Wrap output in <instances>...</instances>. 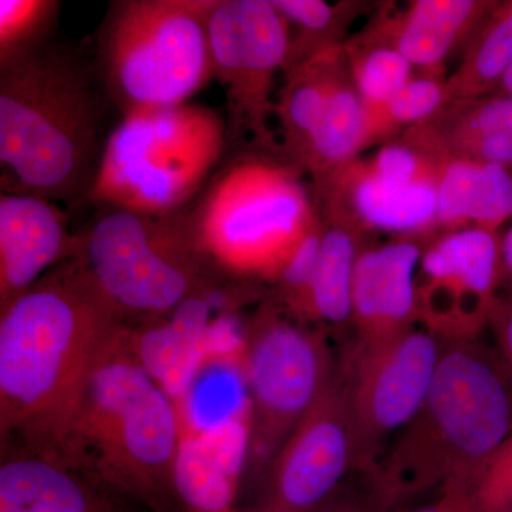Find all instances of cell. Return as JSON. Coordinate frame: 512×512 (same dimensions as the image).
Masks as SVG:
<instances>
[{"instance_id":"obj_6","label":"cell","mask_w":512,"mask_h":512,"mask_svg":"<svg viewBox=\"0 0 512 512\" xmlns=\"http://www.w3.org/2000/svg\"><path fill=\"white\" fill-rule=\"evenodd\" d=\"M217 0H114L93 62L121 119L188 103L212 79L210 20Z\"/></svg>"},{"instance_id":"obj_35","label":"cell","mask_w":512,"mask_h":512,"mask_svg":"<svg viewBox=\"0 0 512 512\" xmlns=\"http://www.w3.org/2000/svg\"><path fill=\"white\" fill-rule=\"evenodd\" d=\"M503 265L504 274L512 281V225L503 239Z\"/></svg>"},{"instance_id":"obj_16","label":"cell","mask_w":512,"mask_h":512,"mask_svg":"<svg viewBox=\"0 0 512 512\" xmlns=\"http://www.w3.org/2000/svg\"><path fill=\"white\" fill-rule=\"evenodd\" d=\"M421 255L423 249L410 238H396L359 252L350 320L357 345L387 342L419 322L417 272Z\"/></svg>"},{"instance_id":"obj_19","label":"cell","mask_w":512,"mask_h":512,"mask_svg":"<svg viewBox=\"0 0 512 512\" xmlns=\"http://www.w3.org/2000/svg\"><path fill=\"white\" fill-rule=\"evenodd\" d=\"M0 512H117L77 470L43 454L0 466Z\"/></svg>"},{"instance_id":"obj_13","label":"cell","mask_w":512,"mask_h":512,"mask_svg":"<svg viewBox=\"0 0 512 512\" xmlns=\"http://www.w3.org/2000/svg\"><path fill=\"white\" fill-rule=\"evenodd\" d=\"M504 274L497 232L463 228L446 232L421 255L417 315L444 342L476 340L497 306Z\"/></svg>"},{"instance_id":"obj_26","label":"cell","mask_w":512,"mask_h":512,"mask_svg":"<svg viewBox=\"0 0 512 512\" xmlns=\"http://www.w3.org/2000/svg\"><path fill=\"white\" fill-rule=\"evenodd\" d=\"M511 67L512 0H508L495 2L468 39L461 63L446 79L444 104L493 94Z\"/></svg>"},{"instance_id":"obj_24","label":"cell","mask_w":512,"mask_h":512,"mask_svg":"<svg viewBox=\"0 0 512 512\" xmlns=\"http://www.w3.org/2000/svg\"><path fill=\"white\" fill-rule=\"evenodd\" d=\"M357 255L355 232L322 218L318 261L303 306L302 322L312 320L330 328L350 323Z\"/></svg>"},{"instance_id":"obj_10","label":"cell","mask_w":512,"mask_h":512,"mask_svg":"<svg viewBox=\"0 0 512 512\" xmlns=\"http://www.w3.org/2000/svg\"><path fill=\"white\" fill-rule=\"evenodd\" d=\"M244 360L252 406L249 448L255 460H268L271 467L292 431L335 380L339 366L318 330L275 301L256 312Z\"/></svg>"},{"instance_id":"obj_12","label":"cell","mask_w":512,"mask_h":512,"mask_svg":"<svg viewBox=\"0 0 512 512\" xmlns=\"http://www.w3.org/2000/svg\"><path fill=\"white\" fill-rule=\"evenodd\" d=\"M212 79L227 100L229 148L282 153L272 130L274 80L284 72L288 25L271 0H217L210 20Z\"/></svg>"},{"instance_id":"obj_32","label":"cell","mask_w":512,"mask_h":512,"mask_svg":"<svg viewBox=\"0 0 512 512\" xmlns=\"http://www.w3.org/2000/svg\"><path fill=\"white\" fill-rule=\"evenodd\" d=\"M389 507L367 483L362 491L336 493L316 512H389Z\"/></svg>"},{"instance_id":"obj_33","label":"cell","mask_w":512,"mask_h":512,"mask_svg":"<svg viewBox=\"0 0 512 512\" xmlns=\"http://www.w3.org/2000/svg\"><path fill=\"white\" fill-rule=\"evenodd\" d=\"M497 353L512 379V298L498 299L490 320Z\"/></svg>"},{"instance_id":"obj_14","label":"cell","mask_w":512,"mask_h":512,"mask_svg":"<svg viewBox=\"0 0 512 512\" xmlns=\"http://www.w3.org/2000/svg\"><path fill=\"white\" fill-rule=\"evenodd\" d=\"M355 466L352 423L336 375L268 468L262 512H316Z\"/></svg>"},{"instance_id":"obj_29","label":"cell","mask_w":512,"mask_h":512,"mask_svg":"<svg viewBox=\"0 0 512 512\" xmlns=\"http://www.w3.org/2000/svg\"><path fill=\"white\" fill-rule=\"evenodd\" d=\"M446 80L440 74L413 77L393 94L377 113L369 128L367 148L373 143H387L399 131L420 126L443 107Z\"/></svg>"},{"instance_id":"obj_8","label":"cell","mask_w":512,"mask_h":512,"mask_svg":"<svg viewBox=\"0 0 512 512\" xmlns=\"http://www.w3.org/2000/svg\"><path fill=\"white\" fill-rule=\"evenodd\" d=\"M92 207L77 229L74 256L124 323L163 318L188 299L229 284L205 264L180 214Z\"/></svg>"},{"instance_id":"obj_25","label":"cell","mask_w":512,"mask_h":512,"mask_svg":"<svg viewBox=\"0 0 512 512\" xmlns=\"http://www.w3.org/2000/svg\"><path fill=\"white\" fill-rule=\"evenodd\" d=\"M247 392L245 360L227 355L200 359L181 393L184 423L190 433L201 434L247 419Z\"/></svg>"},{"instance_id":"obj_31","label":"cell","mask_w":512,"mask_h":512,"mask_svg":"<svg viewBox=\"0 0 512 512\" xmlns=\"http://www.w3.org/2000/svg\"><path fill=\"white\" fill-rule=\"evenodd\" d=\"M60 9L57 0H0V63L55 37Z\"/></svg>"},{"instance_id":"obj_21","label":"cell","mask_w":512,"mask_h":512,"mask_svg":"<svg viewBox=\"0 0 512 512\" xmlns=\"http://www.w3.org/2000/svg\"><path fill=\"white\" fill-rule=\"evenodd\" d=\"M348 66L345 46L323 50L311 60L285 73L275 100L282 153L303 170L313 133L322 119L330 93ZM305 171V170H303Z\"/></svg>"},{"instance_id":"obj_27","label":"cell","mask_w":512,"mask_h":512,"mask_svg":"<svg viewBox=\"0 0 512 512\" xmlns=\"http://www.w3.org/2000/svg\"><path fill=\"white\" fill-rule=\"evenodd\" d=\"M343 46L353 82L365 104L370 128L384 104L413 79L414 67L390 42L379 23Z\"/></svg>"},{"instance_id":"obj_11","label":"cell","mask_w":512,"mask_h":512,"mask_svg":"<svg viewBox=\"0 0 512 512\" xmlns=\"http://www.w3.org/2000/svg\"><path fill=\"white\" fill-rule=\"evenodd\" d=\"M446 342L423 326L377 343L355 345L339 376L352 423L355 466L370 476L426 399Z\"/></svg>"},{"instance_id":"obj_3","label":"cell","mask_w":512,"mask_h":512,"mask_svg":"<svg viewBox=\"0 0 512 512\" xmlns=\"http://www.w3.org/2000/svg\"><path fill=\"white\" fill-rule=\"evenodd\" d=\"M181 436L170 394L141 362L124 323L90 366L49 457L154 512H175L173 468Z\"/></svg>"},{"instance_id":"obj_4","label":"cell","mask_w":512,"mask_h":512,"mask_svg":"<svg viewBox=\"0 0 512 512\" xmlns=\"http://www.w3.org/2000/svg\"><path fill=\"white\" fill-rule=\"evenodd\" d=\"M512 433V379L480 339L446 342L426 399L367 483L393 510L467 476Z\"/></svg>"},{"instance_id":"obj_36","label":"cell","mask_w":512,"mask_h":512,"mask_svg":"<svg viewBox=\"0 0 512 512\" xmlns=\"http://www.w3.org/2000/svg\"><path fill=\"white\" fill-rule=\"evenodd\" d=\"M493 94H500V96L512 97V67L504 74L500 84H498L497 90Z\"/></svg>"},{"instance_id":"obj_5","label":"cell","mask_w":512,"mask_h":512,"mask_svg":"<svg viewBox=\"0 0 512 512\" xmlns=\"http://www.w3.org/2000/svg\"><path fill=\"white\" fill-rule=\"evenodd\" d=\"M305 175L284 154L229 148L210 184L180 214L192 244L218 278L274 282L320 221Z\"/></svg>"},{"instance_id":"obj_20","label":"cell","mask_w":512,"mask_h":512,"mask_svg":"<svg viewBox=\"0 0 512 512\" xmlns=\"http://www.w3.org/2000/svg\"><path fill=\"white\" fill-rule=\"evenodd\" d=\"M512 218V174L503 165L443 154L437 183V229L497 232Z\"/></svg>"},{"instance_id":"obj_30","label":"cell","mask_w":512,"mask_h":512,"mask_svg":"<svg viewBox=\"0 0 512 512\" xmlns=\"http://www.w3.org/2000/svg\"><path fill=\"white\" fill-rule=\"evenodd\" d=\"M440 493L466 512H512V433L487 460Z\"/></svg>"},{"instance_id":"obj_17","label":"cell","mask_w":512,"mask_h":512,"mask_svg":"<svg viewBox=\"0 0 512 512\" xmlns=\"http://www.w3.org/2000/svg\"><path fill=\"white\" fill-rule=\"evenodd\" d=\"M412 130L444 156L507 168L512 165V97L488 94L448 101Z\"/></svg>"},{"instance_id":"obj_7","label":"cell","mask_w":512,"mask_h":512,"mask_svg":"<svg viewBox=\"0 0 512 512\" xmlns=\"http://www.w3.org/2000/svg\"><path fill=\"white\" fill-rule=\"evenodd\" d=\"M229 153L227 116L201 103L121 119L89 204L173 217L200 197Z\"/></svg>"},{"instance_id":"obj_2","label":"cell","mask_w":512,"mask_h":512,"mask_svg":"<svg viewBox=\"0 0 512 512\" xmlns=\"http://www.w3.org/2000/svg\"><path fill=\"white\" fill-rule=\"evenodd\" d=\"M124 325L76 256L0 311V431L49 456L94 359Z\"/></svg>"},{"instance_id":"obj_34","label":"cell","mask_w":512,"mask_h":512,"mask_svg":"<svg viewBox=\"0 0 512 512\" xmlns=\"http://www.w3.org/2000/svg\"><path fill=\"white\" fill-rule=\"evenodd\" d=\"M406 512H466L460 507L454 498L450 495L440 494L439 500L434 504L426 505V507L416 508V510Z\"/></svg>"},{"instance_id":"obj_18","label":"cell","mask_w":512,"mask_h":512,"mask_svg":"<svg viewBox=\"0 0 512 512\" xmlns=\"http://www.w3.org/2000/svg\"><path fill=\"white\" fill-rule=\"evenodd\" d=\"M495 2L414 0L396 19L379 20L390 42L413 67L439 74L448 55L468 42Z\"/></svg>"},{"instance_id":"obj_22","label":"cell","mask_w":512,"mask_h":512,"mask_svg":"<svg viewBox=\"0 0 512 512\" xmlns=\"http://www.w3.org/2000/svg\"><path fill=\"white\" fill-rule=\"evenodd\" d=\"M369 121L349 63L330 93L322 119L313 133L303 170L313 183L367 150Z\"/></svg>"},{"instance_id":"obj_1","label":"cell","mask_w":512,"mask_h":512,"mask_svg":"<svg viewBox=\"0 0 512 512\" xmlns=\"http://www.w3.org/2000/svg\"><path fill=\"white\" fill-rule=\"evenodd\" d=\"M121 121L93 56L66 40L0 63V188L89 204L104 151Z\"/></svg>"},{"instance_id":"obj_23","label":"cell","mask_w":512,"mask_h":512,"mask_svg":"<svg viewBox=\"0 0 512 512\" xmlns=\"http://www.w3.org/2000/svg\"><path fill=\"white\" fill-rule=\"evenodd\" d=\"M241 468L205 434L184 433L175 456L173 484L184 512H231Z\"/></svg>"},{"instance_id":"obj_15","label":"cell","mask_w":512,"mask_h":512,"mask_svg":"<svg viewBox=\"0 0 512 512\" xmlns=\"http://www.w3.org/2000/svg\"><path fill=\"white\" fill-rule=\"evenodd\" d=\"M79 237L57 202L0 194V311L72 258Z\"/></svg>"},{"instance_id":"obj_37","label":"cell","mask_w":512,"mask_h":512,"mask_svg":"<svg viewBox=\"0 0 512 512\" xmlns=\"http://www.w3.org/2000/svg\"><path fill=\"white\" fill-rule=\"evenodd\" d=\"M117 512H120V511H117Z\"/></svg>"},{"instance_id":"obj_9","label":"cell","mask_w":512,"mask_h":512,"mask_svg":"<svg viewBox=\"0 0 512 512\" xmlns=\"http://www.w3.org/2000/svg\"><path fill=\"white\" fill-rule=\"evenodd\" d=\"M443 154L407 130L375 154L356 157L313 183L323 220L350 231L413 239L437 229V183Z\"/></svg>"},{"instance_id":"obj_28","label":"cell","mask_w":512,"mask_h":512,"mask_svg":"<svg viewBox=\"0 0 512 512\" xmlns=\"http://www.w3.org/2000/svg\"><path fill=\"white\" fill-rule=\"evenodd\" d=\"M288 25L289 49L284 74L291 72L313 56L342 45L339 32L346 13L343 6L329 5L323 0H271Z\"/></svg>"}]
</instances>
